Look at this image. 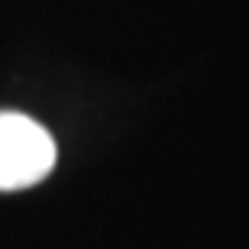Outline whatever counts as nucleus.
<instances>
[{
	"label": "nucleus",
	"mask_w": 249,
	"mask_h": 249,
	"mask_svg": "<svg viewBox=\"0 0 249 249\" xmlns=\"http://www.w3.org/2000/svg\"><path fill=\"white\" fill-rule=\"evenodd\" d=\"M55 165V139L23 113H0V191L33 188Z\"/></svg>",
	"instance_id": "f257e3e1"
}]
</instances>
